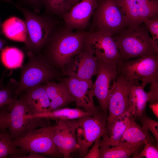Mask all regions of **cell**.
I'll use <instances>...</instances> for the list:
<instances>
[{"mask_svg":"<svg viewBox=\"0 0 158 158\" xmlns=\"http://www.w3.org/2000/svg\"><path fill=\"white\" fill-rule=\"evenodd\" d=\"M21 98L15 99L0 109V131L8 130L12 139L24 136L32 130L49 126V119L33 116Z\"/></svg>","mask_w":158,"mask_h":158,"instance_id":"1","label":"cell"},{"mask_svg":"<svg viewBox=\"0 0 158 158\" xmlns=\"http://www.w3.org/2000/svg\"><path fill=\"white\" fill-rule=\"evenodd\" d=\"M86 34V32H74L67 29L59 32L55 30L46 46V55H43L54 68L62 67L81 51Z\"/></svg>","mask_w":158,"mask_h":158,"instance_id":"2","label":"cell"},{"mask_svg":"<svg viewBox=\"0 0 158 158\" xmlns=\"http://www.w3.org/2000/svg\"><path fill=\"white\" fill-rule=\"evenodd\" d=\"M141 25L126 28L113 37L123 61L158 54V47L154 44L145 25Z\"/></svg>","mask_w":158,"mask_h":158,"instance_id":"3","label":"cell"},{"mask_svg":"<svg viewBox=\"0 0 158 158\" xmlns=\"http://www.w3.org/2000/svg\"><path fill=\"white\" fill-rule=\"evenodd\" d=\"M11 3L19 9L24 17L27 33L25 50L35 55L41 53L55 30V23L49 16L38 15L12 1Z\"/></svg>","mask_w":158,"mask_h":158,"instance_id":"4","label":"cell"},{"mask_svg":"<svg viewBox=\"0 0 158 158\" xmlns=\"http://www.w3.org/2000/svg\"><path fill=\"white\" fill-rule=\"evenodd\" d=\"M28 62L21 67L20 75L16 93L18 96L23 92L57 78L56 70L42 54L34 55L28 51Z\"/></svg>","mask_w":158,"mask_h":158,"instance_id":"5","label":"cell"},{"mask_svg":"<svg viewBox=\"0 0 158 158\" xmlns=\"http://www.w3.org/2000/svg\"><path fill=\"white\" fill-rule=\"evenodd\" d=\"M136 58L122 61L117 66L118 74L131 83H137L140 80L143 88L148 84L158 82V54Z\"/></svg>","mask_w":158,"mask_h":158,"instance_id":"6","label":"cell"},{"mask_svg":"<svg viewBox=\"0 0 158 158\" xmlns=\"http://www.w3.org/2000/svg\"><path fill=\"white\" fill-rule=\"evenodd\" d=\"M107 117L101 109L96 113L76 119V130L78 150L80 157L84 158L97 139L106 132Z\"/></svg>","mask_w":158,"mask_h":158,"instance_id":"7","label":"cell"},{"mask_svg":"<svg viewBox=\"0 0 158 158\" xmlns=\"http://www.w3.org/2000/svg\"><path fill=\"white\" fill-rule=\"evenodd\" d=\"M92 15L96 29L113 37L128 28L125 18L116 0H99Z\"/></svg>","mask_w":158,"mask_h":158,"instance_id":"8","label":"cell"},{"mask_svg":"<svg viewBox=\"0 0 158 158\" xmlns=\"http://www.w3.org/2000/svg\"><path fill=\"white\" fill-rule=\"evenodd\" d=\"M56 124L35 129L25 136L12 139L14 145L26 153H35L54 157L62 156L58 152L53 138Z\"/></svg>","mask_w":158,"mask_h":158,"instance_id":"9","label":"cell"},{"mask_svg":"<svg viewBox=\"0 0 158 158\" xmlns=\"http://www.w3.org/2000/svg\"><path fill=\"white\" fill-rule=\"evenodd\" d=\"M84 46L98 60L117 66L123 61L113 37L107 32L97 29L87 32Z\"/></svg>","mask_w":158,"mask_h":158,"instance_id":"10","label":"cell"},{"mask_svg":"<svg viewBox=\"0 0 158 158\" xmlns=\"http://www.w3.org/2000/svg\"><path fill=\"white\" fill-rule=\"evenodd\" d=\"M134 83L117 74L109 91L106 127L122 115L129 112L130 91Z\"/></svg>","mask_w":158,"mask_h":158,"instance_id":"11","label":"cell"},{"mask_svg":"<svg viewBox=\"0 0 158 158\" xmlns=\"http://www.w3.org/2000/svg\"><path fill=\"white\" fill-rule=\"evenodd\" d=\"M128 28H135L146 18L158 17V0H116Z\"/></svg>","mask_w":158,"mask_h":158,"instance_id":"12","label":"cell"},{"mask_svg":"<svg viewBox=\"0 0 158 158\" xmlns=\"http://www.w3.org/2000/svg\"><path fill=\"white\" fill-rule=\"evenodd\" d=\"M53 132V140L58 152L64 158L69 157L70 154L78 152L79 146L77 141L76 119L56 120Z\"/></svg>","mask_w":158,"mask_h":158,"instance_id":"13","label":"cell"},{"mask_svg":"<svg viewBox=\"0 0 158 158\" xmlns=\"http://www.w3.org/2000/svg\"><path fill=\"white\" fill-rule=\"evenodd\" d=\"M98 61L97 78L90 92L92 95L97 98L100 109L107 117L108 101L110 83L115 80L118 74L117 66L109 64L100 60H98Z\"/></svg>","mask_w":158,"mask_h":158,"instance_id":"14","label":"cell"},{"mask_svg":"<svg viewBox=\"0 0 158 158\" xmlns=\"http://www.w3.org/2000/svg\"><path fill=\"white\" fill-rule=\"evenodd\" d=\"M63 82L78 107L83 108L90 114H95L100 109L94 102L90 90L93 85L91 79L85 80L70 76Z\"/></svg>","mask_w":158,"mask_h":158,"instance_id":"15","label":"cell"},{"mask_svg":"<svg viewBox=\"0 0 158 158\" xmlns=\"http://www.w3.org/2000/svg\"><path fill=\"white\" fill-rule=\"evenodd\" d=\"M97 0H81L62 16L67 29L83 30L88 24L97 5Z\"/></svg>","mask_w":158,"mask_h":158,"instance_id":"16","label":"cell"},{"mask_svg":"<svg viewBox=\"0 0 158 158\" xmlns=\"http://www.w3.org/2000/svg\"><path fill=\"white\" fill-rule=\"evenodd\" d=\"M77 55V59L75 65V71L70 73L69 76L83 79H91L97 71L98 63L97 58L92 51L84 46Z\"/></svg>","mask_w":158,"mask_h":158,"instance_id":"17","label":"cell"},{"mask_svg":"<svg viewBox=\"0 0 158 158\" xmlns=\"http://www.w3.org/2000/svg\"><path fill=\"white\" fill-rule=\"evenodd\" d=\"M19 96L28 105L33 115L49 111L50 101L46 92L44 84L25 90Z\"/></svg>","mask_w":158,"mask_h":158,"instance_id":"18","label":"cell"},{"mask_svg":"<svg viewBox=\"0 0 158 158\" xmlns=\"http://www.w3.org/2000/svg\"><path fill=\"white\" fill-rule=\"evenodd\" d=\"M44 87L50 101L49 111L64 108L74 102L66 85L62 81L56 83L50 81L44 83Z\"/></svg>","mask_w":158,"mask_h":158,"instance_id":"19","label":"cell"},{"mask_svg":"<svg viewBox=\"0 0 158 158\" xmlns=\"http://www.w3.org/2000/svg\"><path fill=\"white\" fill-rule=\"evenodd\" d=\"M135 119L130 116L120 142L134 145H144L147 142L154 143L156 140L155 138L151 135L148 130L139 125Z\"/></svg>","mask_w":158,"mask_h":158,"instance_id":"20","label":"cell"},{"mask_svg":"<svg viewBox=\"0 0 158 158\" xmlns=\"http://www.w3.org/2000/svg\"><path fill=\"white\" fill-rule=\"evenodd\" d=\"M130 116L129 112H127L118 118L107 127L106 133L100 140L99 147L114 146L119 143L127 127Z\"/></svg>","mask_w":158,"mask_h":158,"instance_id":"21","label":"cell"},{"mask_svg":"<svg viewBox=\"0 0 158 158\" xmlns=\"http://www.w3.org/2000/svg\"><path fill=\"white\" fill-rule=\"evenodd\" d=\"M130 107L129 112L135 119L141 116L145 112L148 102L147 92L144 88L138 83L133 84L131 88L130 93Z\"/></svg>","mask_w":158,"mask_h":158,"instance_id":"22","label":"cell"},{"mask_svg":"<svg viewBox=\"0 0 158 158\" xmlns=\"http://www.w3.org/2000/svg\"><path fill=\"white\" fill-rule=\"evenodd\" d=\"M2 33L7 38L25 42L26 39V27L24 21L16 17H12L2 24Z\"/></svg>","mask_w":158,"mask_h":158,"instance_id":"23","label":"cell"},{"mask_svg":"<svg viewBox=\"0 0 158 158\" xmlns=\"http://www.w3.org/2000/svg\"><path fill=\"white\" fill-rule=\"evenodd\" d=\"M142 145H134L120 142L118 145L109 147H100L99 158H127L138 152Z\"/></svg>","mask_w":158,"mask_h":158,"instance_id":"24","label":"cell"},{"mask_svg":"<svg viewBox=\"0 0 158 158\" xmlns=\"http://www.w3.org/2000/svg\"><path fill=\"white\" fill-rule=\"evenodd\" d=\"M90 114L85 111L79 108H63L37 115H30L31 116L42 117L53 120L59 119H76Z\"/></svg>","mask_w":158,"mask_h":158,"instance_id":"25","label":"cell"},{"mask_svg":"<svg viewBox=\"0 0 158 158\" xmlns=\"http://www.w3.org/2000/svg\"><path fill=\"white\" fill-rule=\"evenodd\" d=\"M1 51V61L6 68L14 69L23 66L24 55L20 50L16 47L7 46Z\"/></svg>","mask_w":158,"mask_h":158,"instance_id":"26","label":"cell"},{"mask_svg":"<svg viewBox=\"0 0 158 158\" xmlns=\"http://www.w3.org/2000/svg\"><path fill=\"white\" fill-rule=\"evenodd\" d=\"M25 154L22 150L14 145L8 130L4 132L0 131V158Z\"/></svg>","mask_w":158,"mask_h":158,"instance_id":"27","label":"cell"},{"mask_svg":"<svg viewBox=\"0 0 158 158\" xmlns=\"http://www.w3.org/2000/svg\"><path fill=\"white\" fill-rule=\"evenodd\" d=\"M43 5L51 14L62 16L72 7V0H44Z\"/></svg>","mask_w":158,"mask_h":158,"instance_id":"28","label":"cell"},{"mask_svg":"<svg viewBox=\"0 0 158 158\" xmlns=\"http://www.w3.org/2000/svg\"><path fill=\"white\" fill-rule=\"evenodd\" d=\"M18 82L11 79L6 86L4 85L0 89V109L6 105L12 102L17 98L16 91Z\"/></svg>","mask_w":158,"mask_h":158,"instance_id":"29","label":"cell"},{"mask_svg":"<svg viewBox=\"0 0 158 158\" xmlns=\"http://www.w3.org/2000/svg\"><path fill=\"white\" fill-rule=\"evenodd\" d=\"M142 125V127L150 131L153 134L157 142L158 143V122L149 117L144 112L137 118Z\"/></svg>","mask_w":158,"mask_h":158,"instance_id":"30","label":"cell"},{"mask_svg":"<svg viewBox=\"0 0 158 158\" xmlns=\"http://www.w3.org/2000/svg\"><path fill=\"white\" fill-rule=\"evenodd\" d=\"M144 145V147L140 152H138L134 153L133 158H158L157 146H156L154 143L151 142L146 143Z\"/></svg>","mask_w":158,"mask_h":158,"instance_id":"31","label":"cell"},{"mask_svg":"<svg viewBox=\"0 0 158 158\" xmlns=\"http://www.w3.org/2000/svg\"><path fill=\"white\" fill-rule=\"evenodd\" d=\"M143 23L151 34L154 44L158 47V18H145Z\"/></svg>","mask_w":158,"mask_h":158,"instance_id":"32","label":"cell"},{"mask_svg":"<svg viewBox=\"0 0 158 158\" xmlns=\"http://www.w3.org/2000/svg\"><path fill=\"white\" fill-rule=\"evenodd\" d=\"M147 94L148 102L150 104L158 102V82L151 83L150 91Z\"/></svg>","mask_w":158,"mask_h":158,"instance_id":"33","label":"cell"},{"mask_svg":"<svg viewBox=\"0 0 158 158\" xmlns=\"http://www.w3.org/2000/svg\"><path fill=\"white\" fill-rule=\"evenodd\" d=\"M101 138L96 140L93 143L91 149L89 150L84 158H99L100 156L99 143Z\"/></svg>","mask_w":158,"mask_h":158,"instance_id":"34","label":"cell"},{"mask_svg":"<svg viewBox=\"0 0 158 158\" xmlns=\"http://www.w3.org/2000/svg\"><path fill=\"white\" fill-rule=\"evenodd\" d=\"M24 5L32 7L36 13L38 12L43 6L44 0H19Z\"/></svg>","mask_w":158,"mask_h":158,"instance_id":"35","label":"cell"},{"mask_svg":"<svg viewBox=\"0 0 158 158\" xmlns=\"http://www.w3.org/2000/svg\"><path fill=\"white\" fill-rule=\"evenodd\" d=\"M8 157L11 158H44V155L35 153H29L28 155L25 154L11 155Z\"/></svg>","mask_w":158,"mask_h":158,"instance_id":"36","label":"cell"},{"mask_svg":"<svg viewBox=\"0 0 158 158\" xmlns=\"http://www.w3.org/2000/svg\"><path fill=\"white\" fill-rule=\"evenodd\" d=\"M149 106L152 110L155 116L158 118V102L153 104H150Z\"/></svg>","mask_w":158,"mask_h":158,"instance_id":"37","label":"cell"},{"mask_svg":"<svg viewBox=\"0 0 158 158\" xmlns=\"http://www.w3.org/2000/svg\"><path fill=\"white\" fill-rule=\"evenodd\" d=\"M7 44V42L5 40L2 39L0 38V51H1L4 47V46ZM3 78L0 80V87L3 85L2 82Z\"/></svg>","mask_w":158,"mask_h":158,"instance_id":"38","label":"cell"},{"mask_svg":"<svg viewBox=\"0 0 158 158\" xmlns=\"http://www.w3.org/2000/svg\"><path fill=\"white\" fill-rule=\"evenodd\" d=\"M81 0H72V7L76 4L79 2Z\"/></svg>","mask_w":158,"mask_h":158,"instance_id":"39","label":"cell"},{"mask_svg":"<svg viewBox=\"0 0 158 158\" xmlns=\"http://www.w3.org/2000/svg\"><path fill=\"white\" fill-rule=\"evenodd\" d=\"M2 33V24L1 23L0 21V35Z\"/></svg>","mask_w":158,"mask_h":158,"instance_id":"40","label":"cell"},{"mask_svg":"<svg viewBox=\"0 0 158 158\" xmlns=\"http://www.w3.org/2000/svg\"><path fill=\"white\" fill-rule=\"evenodd\" d=\"M3 1H5L7 2H9L10 0H1Z\"/></svg>","mask_w":158,"mask_h":158,"instance_id":"41","label":"cell"},{"mask_svg":"<svg viewBox=\"0 0 158 158\" xmlns=\"http://www.w3.org/2000/svg\"><path fill=\"white\" fill-rule=\"evenodd\" d=\"M98 0H97V1H98Z\"/></svg>","mask_w":158,"mask_h":158,"instance_id":"42","label":"cell"}]
</instances>
